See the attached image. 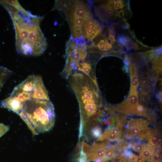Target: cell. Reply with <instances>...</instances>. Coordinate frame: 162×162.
<instances>
[{
    "mask_svg": "<svg viewBox=\"0 0 162 162\" xmlns=\"http://www.w3.org/2000/svg\"><path fill=\"white\" fill-rule=\"evenodd\" d=\"M78 102L80 126L97 118L101 111L102 101L97 82L84 74L75 71L68 78Z\"/></svg>",
    "mask_w": 162,
    "mask_h": 162,
    "instance_id": "cell-1",
    "label": "cell"
},
{
    "mask_svg": "<svg viewBox=\"0 0 162 162\" xmlns=\"http://www.w3.org/2000/svg\"><path fill=\"white\" fill-rule=\"evenodd\" d=\"M42 18L32 15L19 17L13 21L16 49L18 53L34 56L43 53L47 44L39 26Z\"/></svg>",
    "mask_w": 162,
    "mask_h": 162,
    "instance_id": "cell-2",
    "label": "cell"
},
{
    "mask_svg": "<svg viewBox=\"0 0 162 162\" xmlns=\"http://www.w3.org/2000/svg\"><path fill=\"white\" fill-rule=\"evenodd\" d=\"M34 135L47 132L54 126L55 114L50 100H31L24 102L18 114Z\"/></svg>",
    "mask_w": 162,
    "mask_h": 162,
    "instance_id": "cell-3",
    "label": "cell"
},
{
    "mask_svg": "<svg viewBox=\"0 0 162 162\" xmlns=\"http://www.w3.org/2000/svg\"><path fill=\"white\" fill-rule=\"evenodd\" d=\"M64 11L67 18L83 17L86 20L92 19L88 5L82 2L74 1L73 3L65 4Z\"/></svg>",
    "mask_w": 162,
    "mask_h": 162,
    "instance_id": "cell-4",
    "label": "cell"
},
{
    "mask_svg": "<svg viewBox=\"0 0 162 162\" xmlns=\"http://www.w3.org/2000/svg\"><path fill=\"white\" fill-rule=\"evenodd\" d=\"M138 94L136 91L130 92L127 99L120 106V110L123 112L128 114L136 113L139 105Z\"/></svg>",
    "mask_w": 162,
    "mask_h": 162,
    "instance_id": "cell-5",
    "label": "cell"
},
{
    "mask_svg": "<svg viewBox=\"0 0 162 162\" xmlns=\"http://www.w3.org/2000/svg\"><path fill=\"white\" fill-rule=\"evenodd\" d=\"M31 96L32 100H50L48 92L40 76H35V86L31 93Z\"/></svg>",
    "mask_w": 162,
    "mask_h": 162,
    "instance_id": "cell-6",
    "label": "cell"
},
{
    "mask_svg": "<svg viewBox=\"0 0 162 162\" xmlns=\"http://www.w3.org/2000/svg\"><path fill=\"white\" fill-rule=\"evenodd\" d=\"M129 125L127 134L131 137L139 134L142 131L148 128L147 122L143 120H132L129 123Z\"/></svg>",
    "mask_w": 162,
    "mask_h": 162,
    "instance_id": "cell-7",
    "label": "cell"
},
{
    "mask_svg": "<svg viewBox=\"0 0 162 162\" xmlns=\"http://www.w3.org/2000/svg\"><path fill=\"white\" fill-rule=\"evenodd\" d=\"M24 102L20 101L9 96L1 101V105L3 107L18 114L22 110Z\"/></svg>",
    "mask_w": 162,
    "mask_h": 162,
    "instance_id": "cell-8",
    "label": "cell"
},
{
    "mask_svg": "<svg viewBox=\"0 0 162 162\" xmlns=\"http://www.w3.org/2000/svg\"><path fill=\"white\" fill-rule=\"evenodd\" d=\"M35 75H32L29 76L22 82L15 87L19 90L31 93L35 86Z\"/></svg>",
    "mask_w": 162,
    "mask_h": 162,
    "instance_id": "cell-9",
    "label": "cell"
},
{
    "mask_svg": "<svg viewBox=\"0 0 162 162\" xmlns=\"http://www.w3.org/2000/svg\"><path fill=\"white\" fill-rule=\"evenodd\" d=\"M77 69L78 71L84 74L94 81L97 82L92 64L89 62L85 60L80 61L78 64Z\"/></svg>",
    "mask_w": 162,
    "mask_h": 162,
    "instance_id": "cell-10",
    "label": "cell"
},
{
    "mask_svg": "<svg viewBox=\"0 0 162 162\" xmlns=\"http://www.w3.org/2000/svg\"><path fill=\"white\" fill-rule=\"evenodd\" d=\"M10 96L22 102L32 100L31 93L21 91L15 87Z\"/></svg>",
    "mask_w": 162,
    "mask_h": 162,
    "instance_id": "cell-11",
    "label": "cell"
},
{
    "mask_svg": "<svg viewBox=\"0 0 162 162\" xmlns=\"http://www.w3.org/2000/svg\"><path fill=\"white\" fill-rule=\"evenodd\" d=\"M106 4H102L94 7V10L96 15L103 22H106Z\"/></svg>",
    "mask_w": 162,
    "mask_h": 162,
    "instance_id": "cell-12",
    "label": "cell"
},
{
    "mask_svg": "<svg viewBox=\"0 0 162 162\" xmlns=\"http://www.w3.org/2000/svg\"><path fill=\"white\" fill-rule=\"evenodd\" d=\"M148 139L149 143L154 146L160 145L162 142L161 134L156 133L149 134Z\"/></svg>",
    "mask_w": 162,
    "mask_h": 162,
    "instance_id": "cell-13",
    "label": "cell"
},
{
    "mask_svg": "<svg viewBox=\"0 0 162 162\" xmlns=\"http://www.w3.org/2000/svg\"><path fill=\"white\" fill-rule=\"evenodd\" d=\"M11 73V71L0 66V90L8 76Z\"/></svg>",
    "mask_w": 162,
    "mask_h": 162,
    "instance_id": "cell-14",
    "label": "cell"
},
{
    "mask_svg": "<svg viewBox=\"0 0 162 162\" xmlns=\"http://www.w3.org/2000/svg\"><path fill=\"white\" fill-rule=\"evenodd\" d=\"M152 146L149 145L145 146L142 151L140 152V156L144 160H148L153 154Z\"/></svg>",
    "mask_w": 162,
    "mask_h": 162,
    "instance_id": "cell-15",
    "label": "cell"
},
{
    "mask_svg": "<svg viewBox=\"0 0 162 162\" xmlns=\"http://www.w3.org/2000/svg\"><path fill=\"white\" fill-rule=\"evenodd\" d=\"M130 92L136 91L139 85V80L137 74L130 75Z\"/></svg>",
    "mask_w": 162,
    "mask_h": 162,
    "instance_id": "cell-16",
    "label": "cell"
},
{
    "mask_svg": "<svg viewBox=\"0 0 162 162\" xmlns=\"http://www.w3.org/2000/svg\"><path fill=\"white\" fill-rule=\"evenodd\" d=\"M115 148L107 146L104 157L106 160H112L115 157Z\"/></svg>",
    "mask_w": 162,
    "mask_h": 162,
    "instance_id": "cell-17",
    "label": "cell"
},
{
    "mask_svg": "<svg viewBox=\"0 0 162 162\" xmlns=\"http://www.w3.org/2000/svg\"><path fill=\"white\" fill-rule=\"evenodd\" d=\"M113 4V7L114 9L116 11L119 10L117 12L118 13L120 10H122L125 6L124 2L122 0H113L112 1Z\"/></svg>",
    "mask_w": 162,
    "mask_h": 162,
    "instance_id": "cell-18",
    "label": "cell"
},
{
    "mask_svg": "<svg viewBox=\"0 0 162 162\" xmlns=\"http://www.w3.org/2000/svg\"><path fill=\"white\" fill-rule=\"evenodd\" d=\"M161 61V55H160L152 61V63L153 66L155 69L158 70L159 71H161L162 67Z\"/></svg>",
    "mask_w": 162,
    "mask_h": 162,
    "instance_id": "cell-19",
    "label": "cell"
},
{
    "mask_svg": "<svg viewBox=\"0 0 162 162\" xmlns=\"http://www.w3.org/2000/svg\"><path fill=\"white\" fill-rule=\"evenodd\" d=\"M129 38L124 35H118L117 40L118 43L124 46L126 44Z\"/></svg>",
    "mask_w": 162,
    "mask_h": 162,
    "instance_id": "cell-20",
    "label": "cell"
},
{
    "mask_svg": "<svg viewBox=\"0 0 162 162\" xmlns=\"http://www.w3.org/2000/svg\"><path fill=\"white\" fill-rule=\"evenodd\" d=\"M105 39H101L100 40L98 43L94 47H98V49L101 51H104V55L105 52Z\"/></svg>",
    "mask_w": 162,
    "mask_h": 162,
    "instance_id": "cell-21",
    "label": "cell"
},
{
    "mask_svg": "<svg viewBox=\"0 0 162 162\" xmlns=\"http://www.w3.org/2000/svg\"><path fill=\"white\" fill-rule=\"evenodd\" d=\"M161 158L160 153H155L152 155L151 160L152 162H159L161 160Z\"/></svg>",
    "mask_w": 162,
    "mask_h": 162,
    "instance_id": "cell-22",
    "label": "cell"
},
{
    "mask_svg": "<svg viewBox=\"0 0 162 162\" xmlns=\"http://www.w3.org/2000/svg\"><path fill=\"white\" fill-rule=\"evenodd\" d=\"M145 146L141 144H135L132 146L133 149L135 151L140 152L143 149Z\"/></svg>",
    "mask_w": 162,
    "mask_h": 162,
    "instance_id": "cell-23",
    "label": "cell"
},
{
    "mask_svg": "<svg viewBox=\"0 0 162 162\" xmlns=\"http://www.w3.org/2000/svg\"><path fill=\"white\" fill-rule=\"evenodd\" d=\"M135 44V42L130 38H129L128 40L124 46L127 50H129L134 48Z\"/></svg>",
    "mask_w": 162,
    "mask_h": 162,
    "instance_id": "cell-24",
    "label": "cell"
},
{
    "mask_svg": "<svg viewBox=\"0 0 162 162\" xmlns=\"http://www.w3.org/2000/svg\"><path fill=\"white\" fill-rule=\"evenodd\" d=\"M9 129L8 126L0 124V137L6 133L9 130Z\"/></svg>",
    "mask_w": 162,
    "mask_h": 162,
    "instance_id": "cell-25",
    "label": "cell"
},
{
    "mask_svg": "<svg viewBox=\"0 0 162 162\" xmlns=\"http://www.w3.org/2000/svg\"><path fill=\"white\" fill-rule=\"evenodd\" d=\"M122 48V46L120 45L115 42L113 43L112 45L111 51L112 52H119L121 50Z\"/></svg>",
    "mask_w": 162,
    "mask_h": 162,
    "instance_id": "cell-26",
    "label": "cell"
},
{
    "mask_svg": "<svg viewBox=\"0 0 162 162\" xmlns=\"http://www.w3.org/2000/svg\"><path fill=\"white\" fill-rule=\"evenodd\" d=\"M109 37L110 38L113 43L116 42V40L115 38L116 34V32L114 28H110L109 32Z\"/></svg>",
    "mask_w": 162,
    "mask_h": 162,
    "instance_id": "cell-27",
    "label": "cell"
},
{
    "mask_svg": "<svg viewBox=\"0 0 162 162\" xmlns=\"http://www.w3.org/2000/svg\"><path fill=\"white\" fill-rule=\"evenodd\" d=\"M153 154L155 153H160L161 150V144L152 146Z\"/></svg>",
    "mask_w": 162,
    "mask_h": 162,
    "instance_id": "cell-28",
    "label": "cell"
},
{
    "mask_svg": "<svg viewBox=\"0 0 162 162\" xmlns=\"http://www.w3.org/2000/svg\"><path fill=\"white\" fill-rule=\"evenodd\" d=\"M157 82L156 78L154 76H151L149 78V82L152 84L153 86L155 85Z\"/></svg>",
    "mask_w": 162,
    "mask_h": 162,
    "instance_id": "cell-29",
    "label": "cell"
},
{
    "mask_svg": "<svg viewBox=\"0 0 162 162\" xmlns=\"http://www.w3.org/2000/svg\"><path fill=\"white\" fill-rule=\"evenodd\" d=\"M112 45L105 42V53H104V55H106V52L110 50L111 49H112Z\"/></svg>",
    "mask_w": 162,
    "mask_h": 162,
    "instance_id": "cell-30",
    "label": "cell"
},
{
    "mask_svg": "<svg viewBox=\"0 0 162 162\" xmlns=\"http://www.w3.org/2000/svg\"><path fill=\"white\" fill-rule=\"evenodd\" d=\"M153 87L154 86L149 82L147 83L146 86L147 89L149 90H151Z\"/></svg>",
    "mask_w": 162,
    "mask_h": 162,
    "instance_id": "cell-31",
    "label": "cell"
},
{
    "mask_svg": "<svg viewBox=\"0 0 162 162\" xmlns=\"http://www.w3.org/2000/svg\"><path fill=\"white\" fill-rule=\"evenodd\" d=\"M157 79L160 80H162V74H161V71H160V72L158 73V74L157 75Z\"/></svg>",
    "mask_w": 162,
    "mask_h": 162,
    "instance_id": "cell-32",
    "label": "cell"
},
{
    "mask_svg": "<svg viewBox=\"0 0 162 162\" xmlns=\"http://www.w3.org/2000/svg\"><path fill=\"white\" fill-rule=\"evenodd\" d=\"M134 48L135 50H138L139 49V46L137 44L135 43Z\"/></svg>",
    "mask_w": 162,
    "mask_h": 162,
    "instance_id": "cell-33",
    "label": "cell"
}]
</instances>
